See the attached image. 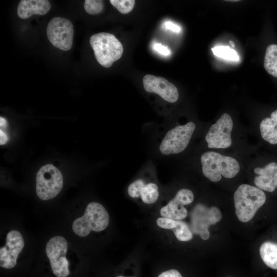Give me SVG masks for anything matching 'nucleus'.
I'll list each match as a JSON object with an SVG mask.
<instances>
[{"label": "nucleus", "instance_id": "obj_4", "mask_svg": "<svg viewBox=\"0 0 277 277\" xmlns=\"http://www.w3.org/2000/svg\"><path fill=\"white\" fill-rule=\"evenodd\" d=\"M109 214L102 205L96 202L89 203L84 215L74 220L73 232L81 237L87 236L91 230L100 232L108 226Z\"/></svg>", "mask_w": 277, "mask_h": 277}, {"label": "nucleus", "instance_id": "obj_14", "mask_svg": "<svg viewBox=\"0 0 277 277\" xmlns=\"http://www.w3.org/2000/svg\"><path fill=\"white\" fill-rule=\"evenodd\" d=\"M254 172L257 175L254 183L262 190L272 192L277 188V163L271 162L263 167H256Z\"/></svg>", "mask_w": 277, "mask_h": 277}, {"label": "nucleus", "instance_id": "obj_30", "mask_svg": "<svg viewBox=\"0 0 277 277\" xmlns=\"http://www.w3.org/2000/svg\"><path fill=\"white\" fill-rule=\"evenodd\" d=\"M229 42L230 43V44L232 45V46H234V44H233V42H232L231 41H230Z\"/></svg>", "mask_w": 277, "mask_h": 277}, {"label": "nucleus", "instance_id": "obj_5", "mask_svg": "<svg viewBox=\"0 0 277 277\" xmlns=\"http://www.w3.org/2000/svg\"><path fill=\"white\" fill-rule=\"evenodd\" d=\"M63 186L61 171L52 164H46L38 171L36 176V192L39 199L48 200L55 197Z\"/></svg>", "mask_w": 277, "mask_h": 277}, {"label": "nucleus", "instance_id": "obj_12", "mask_svg": "<svg viewBox=\"0 0 277 277\" xmlns=\"http://www.w3.org/2000/svg\"><path fill=\"white\" fill-rule=\"evenodd\" d=\"M194 200L192 191L186 188L179 190L175 196L160 210L163 217L175 220H181L187 215V210L184 205L191 203Z\"/></svg>", "mask_w": 277, "mask_h": 277}, {"label": "nucleus", "instance_id": "obj_1", "mask_svg": "<svg viewBox=\"0 0 277 277\" xmlns=\"http://www.w3.org/2000/svg\"><path fill=\"white\" fill-rule=\"evenodd\" d=\"M200 160L204 175L213 182L220 181L222 176L227 179L233 178L240 169L236 159L214 151L204 152Z\"/></svg>", "mask_w": 277, "mask_h": 277}, {"label": "nucleus", "instance_id": "obj_31", "mask_svg": "<svg viewBox=\"0 0 277 277\" xmlns=\"http://www.w3.org/2000/svg\"><path fill=\"white\" fill-rule=\"evenodd\" d=\"M117 277H124V276H117Z\"/></svg>", "mask_w": 277, "mask_h": 277}, {"label": "nucleus", "instance_id": "obj_24", "mask_svg": "<svg viewBox=\"0 0 277 277\" xmlns=\"http://www.w3.org/2000/svg\"><path fill=\"white\" fill-rule=\"evenodd\" d=\"M142 179H137L131 183L128 187V193L132 198L140 197L142 188L145 185Z\"/></svg>", "mask_w": 277, "mask_h": 277}, {"label": "nucleus", "instance_id": "obj_19", "mask_svg": "<svg viewBox=\"0 0 277 277\" xmlns=\"http://www.w3.org/2000/svg\"><path fill=\"white\" fill-rule=\"evenodd\" d=\"M264 67L266 72L277 77V45L272 44L267 46L264 61Z\"/></svg>", "mask_w": 277, "mask_h": 277}, {"label": "nucleus", "instance_id": "obj_17", "mask_svg": "<svg viewBox=\"0 0 277 277\" xmlns=\"http://www.w3.org/2000/svg\"><path fill=\"white\" fill-rule=\"evenodd\" d=\"M260 130L264 140L272 145L277 144V110L261 122Z\"/></svg>", "mask_w": 277, "mask_h": 277}, {"label": "nucleus", "instance_id": "obj_7", "mask_svg": "<svg viewBox=\"0 0 277 277\" xmlns=\"http://www.w3.org/2000/svg\"><path fill=\"white\" fill-rule=\"evenodd\" d=\"M233 123L230 115L223 113L212 125L205 135L208 147L211 149H225L232 145L231 132Z\"/></svg>", "mask_w": 277, "mask_h": 277}, {"label": "nucleus", "instance_id": "obj_20", "mask_svg": "<svg viewBox=\"0 0 277 277\" xmlns=\"http://www.w3.org/2000/svg\"><path fill=\"white\" fill-rule=\"evenodd\" d=\"M159 196V187L153 183H149L143 187L140 197L143 202L147 204L154 203Z\"/></svg>", "mask_w": 277, "mask_h": 277}, {"label": "nucleus", "instance_id": "obj_2", "mask_svg": "<svg viewBox=\"0 0 277 277\" xmlns=\"http://www.w3.org/2000/svg\"><path fill=\"white\" fill-rule=\"evenodd\" d=\"M235 214L242 222L250 221L266 202L262 190L248 184L239 186L233 195Z\"/></svg>", "mask_w": 277, "mask_h": 277}, {"label": "nucleus", "instance_id": "obj_9", "mask_svg": "<svg viewBox=\"0 0 277 277\" xmlns=\"http://www.w3.org/2000/svg\"><path fill=\"white\" fill-rule=\"evenodd\" d=\"M222 213L215 206L208 207L201 204L196 205L191 214L192 231L200 235L204 240L210 236L208 227L219 222L222 219Z\"/></svg>", "mask_w": 277, "mask_h": 277}, {"label": "nucleus", "instance_id": "obj_3", "mask_svg": "<svg viewBox=\"0 0 277 277\" xmlns=\"http://www.w3.org/2000/svg\"><path fill=\"white\" fill-rule=\"evenodd\" d=\"M90 44L96 61L102 66L109 68L119 60L123 53L122 43L113 34L100 32L92 35Z\"/></svg>", "mask_w": 277, "mask_h": 277}, {"label": "nucleus", "instance_id": "obj_6", "mask_svg": "<svg viewBox=\"0 0 277 277\" xmlns=\"http://www.w3.org/2000/svg\"><path fill=\"white\" fill-rule=\"evenodd\" d=\"M195 124L189 122L170 129L163 138L160 147V152L168 155L180 153L187 147L195 130Z\"/></svg>", "mask_w": 277, "mask_h": 277}, {"label": "nucleus", "instance_id": "obj_18", "mask_svg": "<svg viewBox=\"0 0 277 277\" xmlns=\"http://www.w3.org/2000/svg\"><path fill=\"white\" fill-rule=\"evenodd\" d=\"M261 257L268 267L277 270V244L271 242L263 243L260 248Z\"/></svg>", "mask_w": 277, "mask_h": 277}, {"label": "nucleus", "instance_id": "obj_11", "mask_svg": "<svg viewBox=\"0 0 277 277\" xmlns=\"http://www.w3.org/2000/svg\"><path fill=\"white\" fill-rule=\"evenodd\" d=\"M24 246L21 233L15 230L9 231L7 235L6 245L0 249V266L6 269L14 267Z\"/></svg>", "mask_w": 277, "mask_h": 277}, {"label": "nucleus", "instance_id": "obj_13", "mask_svg": "<svg viewBox=\"0 0 277 277\" xmlns=\"http://www.w3.org/2000/svg\"><path fill=\"white\" fill-rule=\"evenodd\" d=\"M143 82L146 91L156 93L168 102L175 103L179 98L177 88L164 77L147 74L143 77Z\"/></svg>", "mask_w": 277, "mask_h": 277}, {"label": "nucleus", "instance_id": "obj_25", "mask_svg": "<svg viewBox=\"0 0 277 277\" xmlns=\"http://www.w3.org/2000/svg\"><path fill=\"white\" fill-rule=\"evenodd\" d=\"M153 48L155 50L164 55H168L171 53L169 49L167 47L159 43L154 44Z\"/></svg>", "mask_w": 277, "mask_h": 277}, {"label": "nucleus", "instance_id": "obj_29", "mask_svg": "<svg viewBox=\"0 0 277 277\" xmlns=\"http://www.w3.org/2000/svg\"><path fill=\"white\" fill-rule=\"evenodd\" d=\"M7 124V121L6 120L2 117H1L0 118V125H1V127H4Z\"/></svg>", "mask_w": 277, "mask_h": 277}, {"label": "nucleus", "instance_id": "obj_22", "mask_svg": "<svg viewBox=\"0 0 277 277\" xmlns=\"http://www.w3.org/2000/svg\"><path fill=\"white\" fill-rule=\"evenodd\" d=\"M110 3L121 13H129L134 8V0H110Z\"/></svg>", "mask_w": 277, "mask_h": 277}, {"label": "nucleus", "instance_id": "obj_15", "mask_svg": "<svg viewBox=\"0 0 277 277\" xmlns=\"http://www.w3.org/2000/svg\"><path fill=\"white\" fill-rule=\"evenodd\" d=\"M51 5L47 0H22L17 9L18 16L26 19L33 14L45 15L50 9Z\"/></svg>", "mask_w": 277, "mask_h": 277}, {"label": "nucleus", "instance_id": "obj_8", "mask_svg": "<svg viewBox=\"0 0 277 277\" xmlns=\"http://www.w3.org/2000/svg\"><path fill=\"white\" fill-rule=\"evenodd\" d=\"M47 35L50 42L54 47L63 51H68L72 46L73 26L67 18L54 17L48 24Z\"/></svg>", "mask_w": 277, "mask_h": 277}, {"label": "nucleus", "instance_id": "obj_10", "mask_svg": "<svg viewBox=\"0 0 277 277\" xmlns=\"http://www.w3.org/2000/svg\"><path fill=\"white\" fill-rule=\"evenodd\" d=\"M68 245L61 236L52 238L48 242L46 252L53 274L57 277H67L69 274L68 261L66 258Z\"/></svg>", "mask_w": 277, "mask_h": 277}, {"label": "nucleus", "instance_id": "obj_28", "mask_svg": "<svg viewBox=\"0 0 277 277\" xmlns=\"http://www.w3.org/2000/svg\"><path fill=\"white\" fill-rule=\"evenodd\" d=\"M0 136H1V138H0L1 145H3L5 144L7 141L8 137L6 134H5L4 132L2 130H0Z\"/></svg>", "mask_w": 277, "mask_h": 277}, {"label": "nucleus", "instance_id": "obj_26", "mask_svg": "<svg viewBox=\"0 0 277 277\" xmlns=\"http://www.w3.org/2000/svg\"><path fill=\"white\" fill-rule=\"evenodd\" d=\"M158 277H182V276L177 270L170 269L162 272Z\"/></svg>", "mask_w": 277, "mask_h": 277}, {"label": "nucleus", "instance_id": "obj_23", "mask_svg": "<svg viewBox=\"0 0 277 277\" xmlns=\"http://www.w3.org/2000/svg\"><path fill=\"white\" fill-rule=\"evenodd\" d=\"M104 2L100 0H85L84 8L90 14H96L101 13L104 9Z\"/></svg>", "mask_w": 277, "mask_h": 277}, {"label": "nucleus", "instance_id": "obj_16", "mask_svg": "<svg viewBox=\"0 0 277 277\" xmlns=\"http://www.w3.org/2000/svg\"><path fill=\"white\" fill-rule=\"evenodd\" d=\"M156 224L161 228L173 230L177 239L182 242L188 241L192 238V232L188 225L181 220L159 217Z\"/></svg>", "mask_w": 277, "mask_h": 277}, {"label": "nucleus", "instance_id": "obj_21", "mask_svg": "<svg viewBox=\"0 0 277 277\" xmlns=\"http://www.w3.org/2000/svg\"><path fill=\"white\" fill-rule=\"evenodd\" d=\"M211 50L215 56L233 62L239 60L236 52L229 46H216L212 48Z\"/></svg>", "mask_w": 277, "mask_h": 277}, {"label": "nucleus", "instance_id": "obj_27", "mask_svg": "<svg viewBox=\"0 0 277 277\" xmlns=\"http://www.w3.org/2000/svg\"><path fill=\"white\" fill-rule=\"evenodd\" d=\"M165 27L174 32L179 33L181 31L180 27L177 25L171 22H167L165 24Z\"/></svg>", "mask_w": 277, "mask_h": 277}]
</instances>
